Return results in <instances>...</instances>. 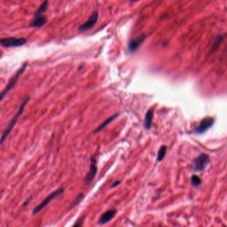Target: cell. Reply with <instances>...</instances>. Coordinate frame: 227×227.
<instances>
[{"label":"cell","instance_id":"obj_19","mask_svg":"<svg viewBox=\"0 0 227 227\" xmlns=\"http://www.w3.org/2000/svg\"><path fill=\"white\" fill-rule=\"evenodd\" d=\"M84 217H81L80 219H78L76 222L74 223V225L73 226V227H82V225H83V222H84Z\"/></svg>","mask_w":227,"mask_h":227},{"label":"cell","instance_id":"obj_2","mask_svg":"<svg viewBox=\"0 0 227 227\" xmlns=\"http://www.w3.org/2000/svg\"><path fill=\"white\" fill-rule=\"evenodd\" d=\"M27 64H28V63H27V62L24 63L22 64L21 67L18 71H17V73L13 76L11 79H10L8 84H7L6 87H5V88L3 89L1 93H0V102L2 101V100L5 98V96L7 95V94H8L10 90H12L13 88L14 87V86L17 83V82H18L19 77L23 74L24 72L25 71L26 68L27 67Z\"/></svg>","mask_w":227,"mask_h":227},{"label":"cell","instance_id":"obj_6","mask_svg":"<svg viewBox=\"0 0 227 227\" xmlns=\"http://www.w3.org/2000/svg\"><path fill=\"white\" fill-rule=\"evenodd\" d=\"M98 13L97 12H94L92 13L91 15L90 16V18H88V19L83 24L79 27L78 29L81 31H87L92 29L93 27L96 23L98 21Z\"/></svg>","mask_w":227,"mask_h":227},{"label":"cell","instance_id":"obj_1","mask_svg":"<svg viewBox=\"0 0 227 227\" xmlns=\"http://www.w3.org/2000/svg\"><path fill=\"white\" fill-rule=\"evenodd\" d=\"M29 100H30L29 97L26 98V99L23 101V102L19 106L18 110L15 114V116L13 117L11 120H10V122H9L8 126H7V128L4 130V132H3V133H2L1 138H0V145H2V144H3V143L5 142V141L7 139V137H8V136H9V133L12 132V130H13V128H14V126L16 124V123L18 122V121L19 118L21 116V114L23 113L24 109H25V106L27 104V103L29 102Z\"/></svg>","mask_w":227,"mask_h":227},{"label":"cell","instance_id":"obj_9","mask_svg":"<svg viewBox=\"0 0 227 227\" xmlns=\"http://www.w3.org/2000/svg\"><path fill=\"white\" fill-rule=\"evenodd\" d=\"M145 39L146 36L143 34V35H141L135 38V39L130 40L128 43V49L130 52H133V51H136L140 46V44L143 42Z\"/></svg>","mask_w":227,"mask_h":227},{"label":"cell","instance_id":"obj_12","mask_svg":"<svg viewBox=\"0 0 227 227\" xmlns=\"http://www.w3.org/2000/svg\"><path fill=\"white\" fill-rule=\"evenodd\" d=\"M48 5H49V2H48V0H44L43 3H41V5L39 6V8L37 9L35 13H34V17L42 15L43 13L46 12L47 8H48Z\"/></svg>","mask_w":227,"mask_h":227},{"label":"cell","instance_id":"obj_13","mask_svg":"<svg viewBox=\"0 0 227 227\" xmlns=\"http://www.w3.org/2000/svg\"><path fill=\"white\" fill-rule=\"evenodd\" d=\"M153 118V110H150L147 112L145 117V126L147 129L150 128Z\"/></svg>","mask_w":227,"mask_h":227},{"label":"cell","instance_id":"obj_22","mask_svg":"<svg viewBox=\"0 0 227 227\" xmlns=\"http://www.w3.org/2000/svg\"><path fill=\"white\" fill-rule=\"evenodd\" d=\"M130 1L131 2H137V1H140V0H130Z\"/></svg>","mask_w":227,"mask_h":227},{"label":"cell","instance_id":"obj_10","mask_svg":"<svg viewBox=\"0 0 227 227\" xmlns=\"http://www.w3.org/2000/svg\"><path fill=\"white\" fill-rule=\"evenodd\" d=\"M91 163H90V170H89L88 173L87 175H86V177L84 178V181L85 183H89L90 182L92 179H93L94 176L96 174V172H97V167H96V160L94 159V158H91L90 159Z\"/></svg>","mask_w":227,"mask_h":227},{"label":"cell","instance_id":"obj_18","mask_svg":"<svg viewBox=\"0 0 227 227\" xmlns=\"http://www.w3.org/2000/svg\"><path fill=\"white\" fill-rule=\"evenodd\" d=\"M82 198H83V195H82V194H79L77 196V197H76V199L74 200L73 204H72L71 205V207L72 206V207H75L76 205H77L78 203H80L81 201H82Z\"/></svg>","mask_w":227,"mask_h":227},{"label":"cell","instance_id":"obj_15","mask_svg":"<svg viewBox=\"0 0 227 227\" xmlns=\"http://www.w3.org/2000/svg\"><path fill=\"white\" fill-rule=\"evenodd\" d=\"M166 151H167V147L166 146H163L160 147L159 151H158V153H157V161H161V160H163L165 156H166Z\"/></svg>","mask_w":227,"mask_h":227},{"label":"cell","instance_id":"obj_4","mask_svg":"<svg viewBox=\"0 0 227 227\" xmlns=\"http://www.w3.org/2000/svg\"><path fill=\"white\" fill-rule=\"evenodd\" d=\"M27 43V39L25 38L21 37L17 38L13 37L2 38L0 39V44L3 47L10 48V47H18L23 46Z\"/></svg>","mask_w":227,"mask_h":227},{"label":"cell","instance_id":"obj_17","mask_svg":"<svg viewBox=\"0 0 227 227\" xmlns=\"http://www.w3.org/2000/svg\"><path fill=\"white\" fill-rule=\"evenodd\" d=\"M222 40V37L221 35H219L216 37V38L215 40V42L212 44V51H215L217 49V48L220 45V44H221Z\"/></svg>","mask_w":227,"mask_h":227},{"label":"cell","instance_id":"obj_21","mask_svg":"<svg viewBox=\"0 0 227 227\" xmlns=\"http://www.w3.org/2000/svg\"><path fill=\"white\" fill-rule=\"evenodd\" d=\"M120 183V181H117L114 182V183H113L112 184V188H113V187H116L118 186V185H119Z\"/></svg>","mask_w":227,"mask_h":227},{"label":"cell","instance_id":"obj_8","mask_svg":"<svg viewBox=\"0 0 227 227\" xmlns=\"http://www.w3.org/2000/svg\"><path fill=\"white\" fill-rule=\"evenodd\" d=\"M117 211L116 209H111L106 211L101 215L100 218L99 219L98 223L100 225H105L111 221L112 219L116 216Z\"/></svg>","mask_w":227,"mask_h":227},{"label":"cell","instance_id":"obj_16","mask_svg":"<svg viewBox=\"0 0 227 227\" xmlns=\"http://www.w3.org/2000/svg\"><path fill=\"white\" fill-rule=\"evenodd\" d=\"M191 184L195 187H197L199 186V185H200L201 183V178L196 175H192V176L191 177Z\"/></svg>","mask_w":227,"mask_h":227},{"label":"cell","instance_id":"obj_11","mask_svg":"<svg viewBox=\"0 0 227 227\" xmlns=\"http://www.w3.org/2000/svg\"><path fill=\"white\" fill-rule=\"evenodd\" d=\"M47 22V18L45 16L40 15L35 17V18L31 21L29 26L32 27H41L45 25Z\"/></svg>","mask_w":227,"mask_h":227},{"label":"cell","instance_id":"obj_20","mask_svg":"<svg viewBox=\"0 0 227 227\" xmlns=\"http://www.w3.org/2000/svg\"><path fill=\"white\" fill-rule=\"evenodd\" d=\"M31 199V197H29V199H27V200L25 201V202L23 203V207H26V206H27V205H28Z\"/></svg>","mask_w":227,"mask_h":227},{"label":"cell","instance_id":"obj_7","mask_svg":"<svg viewBox=\"0 0 227 227\" xmlns=\"http://www.w3.org/2000/svg\"><path fill=\"white\" fill-rule=\"evenodd\" d=\"M214 123V119L212 118H206L203 119L200 124L195 130V132L197 133H202L211 128Z\"/></svg>","mask_w":227,"mask_h":227},{"label":"cell","instance_id":"obj_14","mask_svg":"<svg viewBox=\"0 0 227 227\" xmlns=\"http://www.w3.org/2000/svg\"><path fill=\"white\" fill-rule=\"evenodd\" d=\"M118 116V114H116V115H115V116H113L111 117V118H108L107 120H106V121H105L104 123H102V124L98 127V128H96V129L95 130L94 132H99V131H100L101 130H102L103 128H104L106 126H107L110 123L112 122L113 121V120H114V119H115V118H116V117Z\"/></svg>","mask_w":227,"mask_h":227},{"label":"cell","instance_id":"obj_3","mask_svg":"<svg viewBox=\"0 0 227 227\" xmlns=\"http://www.w3.org/2000/svg\"><path fill=\"white\" fill-rule=\"evenodd\" d=\"M64 191V189L58 188L56 189L55 191H54L53 192H51V193H50L49 195H48L45 199H43V200L41 201L39 205L36 206V207L33 209L32 211V215H35L37 214V213H39L41 211H42V210L51 201L53 200L54 199L57 198L61 194H63Z\"/></svg>","mask_w":227,"mask_h":227},{"label":"cell","instance_id":"obj_5","mask_svg":"<svg viewBox=\"0 0 227 227\" xmlns=\"http://www.w3.org/2000/svg\"><path fill=\"white\" fill-rule=\"evenodd\" d=\"M209 162V157L206 154H201L193 161V169L195 171L204 170Z\"/></svg>","mask_w":227,"mask_h":227}]
</instances>
